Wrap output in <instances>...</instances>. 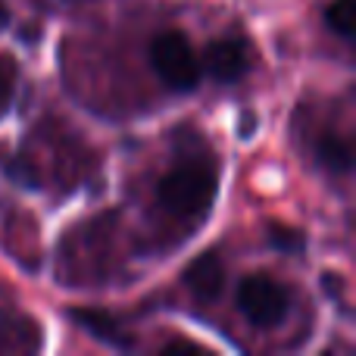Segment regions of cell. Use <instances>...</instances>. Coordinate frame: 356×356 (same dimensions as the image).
I'll list each match as a JSON object with an SVG mask.
<instances>
[{"mask_svg": "<svg viewBox=\"0 0 356 356\" xmlns=\"http://www.w3.org/2000/svg\"><path fill=\"white\" fill-rule=\"evenodd\" d=\"M72 319L79 322L88 334H94L97 341H104V344L119 347V350H129L131 347V338L125 334V328L119 325V319L110 316V313H104V309H75Z\"/></svg>", "mask_w": 356, "mask_h": 356, "instance_id": "8992f818", "label": "cell"}, {"mask_svg": "<svg viewBox=\"0 0 356 356\" xmlns=\"http://www.w3.org/2000/svg\"><path fill=\"white\" fill-rule=\"evenodd\" d=\"M150 66L169 91H194L203 79L200 56L194 54L188 38L175 29L160 31L150 41Z\"/></svg>", "mask_w": 356, "mask_h": 356, "instance_id": "7a4b0ae2", "label": "cell"}, {"mask_svg": "<svg viewBox=\"0 0 356 356\" xmlns=\"http://www.w3.org/2000/svg\"><path fill=\"white\" fill-rule=\"evenodd\" d=\"M238 309L250 325L275 328L291 313V291L266 272H257L238 284Z\"/></svg>", "mask_w": 356, "mask_h": 356, "instance_id": "3957f363", "label": "cell"}, {"mask_svg": "<svg viewBox=\"0 0 356 356\" xmlns=\"http://www.w3.org/2000/svg\"><path fill=\"white\" fill-rule=\"evenodd\" d=\"M184 284L191 288V294L197 300H203V303L216 300L222 294V288H225V266H222V259L213 250L191 259V266L184 269Z\"/></svg>", "mask_w": 356, "mask_h": 356, "instance_id": "5b68a950", "label": "cell"}, {"mask_svg": "<svg viewBox=\"0 0 356 356\" xmlns=\"http://www.w3.org/2000/svg\"><path fill=\"white\" fill-rule=\"evenodd\" d=\"M13 88H16V66L6 56H0V113L10 110Z\"/></svg>", "mask_w": 356, "mask_h": 356, "instance_id": "9c48e42d", "label": "cell"}, {"mask_svg": "<svg viewBox=\"0 0 356 356\" xmlns=\"http://www.w3.org/2000/svg\"><path fill=\"white\" fill-rule=\"evenodd\" d=\"M325 25H328V31H334L338 38L350 41L353 25H356V3L353 0H332V3L325 6Z\"/></svg>", "mask_w": 356, "mask_h": 356, "instance_id": "ba28073f", "label": "cell"}, {"mask_svg": "<svg viewBox=\"0 0 356 356\" xmlns=\"http://www.w3.org/2000/svg\"><path fill=\"white\" fill-rule=\"evenodd\" d=\"M250 56L253 50L244 38H219L207 47L200 69H207V75L219 85H234L250 72Z\"/></svg>", "mask_w": 356, "mask_h": 356, "instance_id": "277c9868", "label": "cell"}, {"mask_svg": "<svg viewBox=\"0 0 356 356\" xmlns=\"http://www.w3.org/2000/svg\"><path fill=\"white\" fill-rule=\"evenodd\" d=\"M10 3H6V0H0V31L6 29V25H10Z\"/></svg>", "mask_w": 356, "mask_h": 356, "instance_id": "30bf717a", "label": "cell"}, {"mask_svg": "<svg viewBox=\"0 0 356 356\" xmlns=\"http://www.w3.org/2000/svg\"><path fill=\"white\" fill-rule=\"evenodd\" d=\"M316 156H319L322 166L334 175H347L350 166H353V147H350V141L341 138V135L319 138V144H316Z\"/></svg>", "mask_w": 356, "mask_h": 356, "instance_id": "52a82bcc", "label": "cell"}, {"mask_svg": "<svg viewBox=\"0 0 356 356\" xmlns=\"http://www.w3.org/2000/svg\"><path fill=\"white\" fill-rule=\"evenodd\" d=\"M216 191H219V175L207 163H178L163 175L156 197L166 213L178 216L188 222H200L213 209Z\"/></svg>", "mask_w": 356, "mask_h": 356, "instance_id": "6da1fadb", "label": "cell"}]
</instances>
